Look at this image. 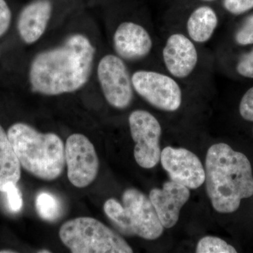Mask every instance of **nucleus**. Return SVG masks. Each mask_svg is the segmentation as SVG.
<instances>
[{"label":"nucleus","instance_id":"25","mask_svg":"<svg viewBox=\"0 0 253 253\" xmlns=\"http://www.w3.org/2000/svg\"><path fill=\"white\" fill-rule=\"evenodd\" d=\"M16 253V252H15V251H9V250H6V251H0V253Z\"/></svg>","mask_w":253,"mask_h":253},{"label":"nucleus","instance_id":"4","mask_svg":"<svg viewBox=\"0 0 253 253\" xmlns=\"http://www.w3.org/2000/svg\"><path fill=\"white\" fill-rule=\"evenodd\" d=\"M123 205L114 199L105 202L108 217L125 234L146 240L157 239L164 226L160 221L151 200L136 189H128L123 194Z\"/></svg>","mask_w":253,"mask_h":253},{"label":"nucleus","instance_id":"7","mask_svg":"<svg viewBox=\"0 0 253 253\" xmlns=\"http://www.w3.org/2000/svg\"><path fill=\"white\" fill-rule=\"evenodd\" d=\"M129 129L136 143L134 156L140 167L150 169L161 161L160 139L162 127L154 115L144 110H136L129 115Z\"/></svg>","mask_w":253,"mask_h":253},{"label":"nucleus","instance_id":"5","mask_svg":"<svg viewBox=\"0 0 253 253\" xmlns=\"http://www.w3.org/2000/svg\"><path fill=\"white\" fill-rule=\"evenodd\" d=\"M59 237L73 253H133L123 237L92 217L66 221L60 228Z\"/></svg>","mask_w":253,"mask_h":253},{"label":"nucleus","instance_id":"17","mask_svg":"<svg viewBox=\"0 0 253 253\" xmlns=\"http://www.w3.org/2000/svg\"><path fill=\"white\" fill-rule=\"evenodd\" d=\"M36 207L40 217L48 221L56 220L61 213L59 200L54 195L46 191H42L37 196Z\"/></svg>","mask_w":253,"mask_h":253},{"label":"nucleus","instance_id":"16","mask_svg":"<svg viewBox=\"0 0 253 253\" xmlns=\"http://www.w3.org/2000/svg\"><path fill=\"white\" fill-rule=\"evenodd\" d=\"M21 163L7 134L0 126V191L10 184H17L21 177Z\"/></svg>","mask_w":253,"mask_h":253},{"label":"nucleus","instance_id":"10","mask_svg":"<svg viewBox=\"0 0 253 253\" xmlns=\"http://www.w3.org/2000/svg\"><path fill=\"white\" fill-rule=\"evenodd\" d=\"M161 161L171 180L189 189H198L206 181L201 160L188 149L167 146L161 151Z\"/></svg>","mask_w":253,"mask_h":253},{"label":"nucleus","instance_id":"12","mask_svg":"<svg viewBox=\"0 0 253 253\" xmlns=\"http://www.w3.org/2000/svg\"><path fill=\"white\" fill-rule=\"evenodd\" d=\"M113 41L116 54L126 61L144 59L151 53L154 46L149 31L141 25L131 21L119 25Z\"/></svg>","mask_w":253,"mask_h":253},{"label":"nucleus","instance_id":"13","mask_svg":"<svg viewBox=\"0 0 253 253\" xmlns=\"http://www.w3.org/2000/svg\"><path fill=\"white\" fill-rule=\"evenodd\" d=\"M189 198V188L172 180L166 181L163 189L151 190L149 194L160 221L167 229L176 225L181 208Z\"/></svg>","mask_w":253,"mask_h":253},{"label":"nucleus","instance_id":"21","mask_svg":"<svg viewBox=\"0 0 253 253\" xmlns=\"http://www.w3.org/2000/svg\"><path fill=\"white\" fill-rule=\"evenodd\" d=\"M223 6L231 14H242L253 9V0H223Z\"/></svg>","mask_w":253,"mask_h":253},{"label":"nucleus","instance_id":"9","mask_svg":"<svg viewBox=\"0 0 253 253\" xmlns=\"http://www.w3.org/2000/svg\"><path fill=\"white\" fill-rule=\"evenodd\" d=\"M65 159L70 182L77 188L86 187L95 180L99 161L94 145L86 136L73 134L65 145Z\"/></svg>","mask_w":253,"mask_h":253},{"label":"nucleus","instance_id":"27","mask_svg":"<svg viewBox=\"0 0 253 253\" xmlns=\"http://www.w3.org/2000/svg\"><path fill=\"white\" fill-rule=\"evenodd\" d=\"M201 1H214V0H201Z\"/></svg>","mask_w":253,"mask_h":253},{"label":"nucleus","instance_id":"24","mask_svg":"<svg viewBox=\"0 0 253 253\" xmlns=\"http://www.w3.org/2000/svg\"><path fill=\"white\" fill-rule=\"evenodd\" d=\"M11 21V12L5 0H0V37L8 31Z\"/></svg>","mask_w":253,"mask_h":253},{"label":"nucleus","instance_id":"23","mask_svg":"<svg viewBox=\"0 0 253 253\" xmlns=\"http://www.w3.org/2000/svg\"><path fill=\"white\" fill-rule=\"evenodd\" d=\"M236 71L243 77L253 78V49L241 56L237 63Z\"/></svg>","mask_w":253,"mask_h":253},{"label":"nucleus","instance_id":"3","mask_svg":"<svg viewBox=\"0 0 253 253\" xmlns=\"http://www.w3.org/2000/svg\"><path fill=\"white\" fill-rule=\"evenodd\" d=\"M7 135L21 166L28 172L46 181L62 174L65 145L57 134H43L29 125L18 123L10 126Z\"/></svg>","mask_w":253,"mask_h":253},{"label":"nucleus","instance_id":"18","mask_svg":"<svg viewBox=\"0 0 253 253\" xmlns=\"http://www.w3.org/2000/svg\"><path fill=\"white\" fill-rule=\"evenodd\" d=\"M197 253H236L235 248L215 236H205L197 244Z\"/></svg>","mask_w":253,"mask_h":253},{"label":"nucleus","instance_id":"19","mask_svg":"<svg viewBox=\"0 0 253 253\" xmlns=\"http://www.w3.org/2000/svg\"><path fill=\"white\" fill-rule=\"evenodd\" d=\"M236 42L241 46L253 44V14L251 15L236 31Z\"/></svg>","mask_w":253,"mask_h":253},{"label":"nucleus","instance_id":"8","mask_svg":"<svg viewBox=\"0 0 253 253\" xmlns=\"http://www.w3.org/2000/svg\"><path fill=\"white\" fill-rule=\"evenodd\" d=\"M97 76L105 99L113 107L126 109L132 101L131 76L123 59L108 54L99 61Z\"/></svg>","mask_w":253,"mask_h":253},{"label":"nucleus","instance_id":"26","mask_svg":"<svg viewBox=\"0 0 253 253\" xmlns=\"http://www.w3.org/2000/svg\"><path fill=\"white\" fill-rule=\"evenodd\" d=\"M38 253H51V252H50L49 251H47V250H42V251H38Z\"/></svg>","mask_w":253,"mask_h":253},{"label":"nucleus","instance_id":"22","mask_svg":"<svg viewBox=\"0 0 253 253\" xmlns=\"http://www.w3.org/2000/svg\"><path fill=\"white\" fill-rule=\"evenodd\" d=\"M239 112L246 121L253 122V86L243 96L240 102Z\"/></svg>","mask_w":253,"mask_h":253},{"label":"nucleus","instance_id":"14","mask_svg":"<svg viewBox=\"0 0 253 253\" xmlns=\"http://www.w3.org/2000/svg\"><path fill=\"white\" fill-rule=\"evenodd\" d=\"M52 13L49 0H35L23 8L18 16V31L26 44L36 42L42 36Z\"/></svg>","mask_w":253,"mask_h":253},{"label":"nucleus","instance_id":"15","mask_svg":"<svg viewBox=\"0 0 253 253\" xmlns=\"http://www.w3.org/2000/svg\"><path fill=\"white\" fill-rule=\"evenodd\" d=\"M219 18L211 6H200L190 14L186 23L187 36L196 44H204L212 38Z\"/></svg>","mask_w":253,"mask_h":253},{"label":"nucleus","instance_id":"20","mask_svg":"<svg viewBox=\"0 0 253 253\" xmlns=\"http://www.w3.org/2000/svg\"><path fill=\"white\" fill-rule=\"evenodd\" d=\"M6 195L8 206L13 212H18L23 208V198L21 191L16 184H10L5 187L4 192Z\"/></svg>","mask_w":253,"mask_h":253},{"label":"nucleus","instance_id":"6","mask_svg":"<svg viewBox=\"0 0 253 253\" xmlns=\"http://www.w3.org/2000/svg\"><path fill=\"white\" fill-rule=\"evenodd\" d=\"M131 83L134 90L156 109L174 112L181 107L182 91L170 75L140 70L133 73Z\"/></svg>","mask_w":253,"mask_h":253},{"label":"nucleus","instance_id":"1","mask_svg":"<svg viewBox=\"0 0 253 253\" xmlns=\"http://www.w3.org/2000/svg\"><path fill=\"white\" fill-rule=\"evenodd\" d=\"M95 49L84 35L68 37L62 45L35 56L29 73L32 90L47 96L71 93L90 77Z\"/></svg>","mask_w":253,"mask_h":253},{"label":"nucleus","instance_id":"2","mask_svg":"<svg viewBox=\"0 0 253 253\" xmlns=\"http://www.w3.org/2000/svg\"><path fill=\"white\" fill-rule=\"evenodd\" d=\"M206 185L212 207L218 212L239 209L241 200L253 196L252 167L246 155L219 143L208 150Z\"/></svg>","mask_w":253,"mask_h":253},{"label":"nucleus","instance_id":"11","mask_svg":"<svg viewBox=\"0 0 253 253\" xmlns=\"http://www.w3.org/2000/svg\"><path fill=\"white\" fill-rule=\"evenodd\" d=\"M196 43L181 33L168 37L163 48L165 67L175 79H185L194 73L199 63Z\"/></svg>","mask_w":253,"mask_h":253}]
</instances>
